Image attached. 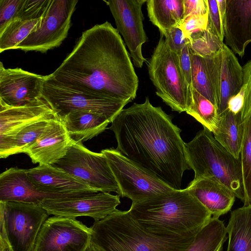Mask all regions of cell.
Here are the masks:
<instances>
[{
  "mask_svg": "<svg viewBox=\"0 0 251 251\" xmlns=\"http://www.w3.org/2000/svg\"><path fill=\"white\" fill-rule=\"evenodd\" d=\"M51 77L75 90L128 103L139 79L117 28L106 21L82 32Z\"/></svg>",
  "mask_w": 251,
  "mask_h": 251,
  "instance_id": "cell-1",
  "label": "cell"
},
{
  "mask_svg": "<svg viewBox=\"0 0 251 251\" xmlns=\"http://www.w3.org/2000/svg\"><path fill=\"white\" fill-rule=\"evenodd\" d=\"M111 123L117 150L173 189H181L184 172L191 169L185 143L161 107L147 97L144 102L123 108Z\"/></svg>",
  "mask_w": 251,
  "mask_h": 251,
  "instance_id": "cell-2",
  "label": "cell"
},
{
  "mask_svg": "<svg viewBox=\"0 0 251 251\" xmlns=\"http://www.w3.org/2000/svg\"><path fill=\"white\" fill-rule=\"evenodd\" d=\"M128 211L143 229L163 237L193 236L212 218L187 188L132 203Z\"/></svg>",
  "mask_w": 251,
  "mask_h": 251,
  "instance_id": "cell-3",
  "label": "cell"
},
{
  "mask_svg": "<svg viewBox=\"0 0 251 251\" xmlns=\"http://www.w3.org/2000/svg\"><path fill=\"white\" fill-rule=\"evenodd\" d=\"M91 243L100 251H184L194 237H163L143 229L128 211H117L95 221Z\"/></svg>",
  "mask_w": 251,
  "mask_h": 251,
  "instance_id": "cell-4",
  "label": "cell"
},
{
  "mask_svg": "<svg viewBox=\"0 0 251 251\" xmlns=\"http://www.w3.org/2000/svg\"><path fill=\"white\" fill-rule=\"evenodd\" d=\"M185 145L188 165L195 173L194 180L214 177L244 202L241 157H235L204 127Z\"/></svg>",
  "mask_w": 251,
  "mask_h": 251,
  "instance_id": "cell-5",
  "label": "cell"
},
{
  "mask_svg": "<svg viewBox=\"0 0 251 251\" xmlns=\"http://www.w3.org/2000/svg\"><path fill=\"white\" fill-rule=\"evenodd\" d=\"M146 62L156 95L173 111L186 112L191 102L192 86L182 73L178 54L171 50L162 35Z\"/></svg>",
  "mask_w": 251,
  "mask_h": 251,
  "instance_id": "cell-6",
  "label": "cell"
},
{
  "mask_svg": "<svg viewBox=\"0 0 251 251\" xmlns=\"http://www.w3.org/2000/svg\"><path fill=\"white\" fill-rule=\"evenodd\" d=\"M0 236L11 251H32L47 211L40 204L16 201H0Z\"/></svg>",
  "mask_w": 251,
  "mask_h": 251,
  "instance_id": "cell-7",
  "label": "cell"
},
{
  "mask_svg": "<svg viewBox=\"0 0 251 251\" xmlns=\"http://www.w3.org/2000/svg\"><path fill=\"white\" fill-rule=\"evenodd\" d=\"M51 165L76 176L99 192H115L122 197L105 155L90 151L83 143L73 141L66 154Z\"/></svg>",
  "mask_w": 251,
  "mask_h": 251,
  "instance_id": "cell-8",
  "label": "cell"
},
{
  "mask_svg": "<svg viewBox=\"0 0 251 251\" xmlns=\"http://www.w3.org/2000/svg\"><path fill=\"white\" fill-rule=\"evenodd\" d=\"M106 157L109 166L122 192L137 202L173 191V189L156 176L130 160L116 149L101 151Z\"/></svg>",
  "mask_w": 251,
  "mask_h": 251,
  "instance_id": "cell-9",
  "label": "cell"
},
{
  "mask_svg": "<svg viewBox=\"0 0 251 251\" xmlns=\"http://www.w3.org/2000/svg\"><path fill=\"white\" fill-rule=\"evenodd\" d=\"M77 0H50L42 16L16 49L45 52L60 46L67 37Z\"/></svg>",
  "mask_w": 251,
  "mask_h": 251,
  "instance_id": "cell-10",
  "label": "cell"
},
{
  "mask_svg": "<svg viewBox=\"0 0 251 251\" xmlns=\"http://www.w3.org/2000/svg\"><path fill=\"white\" fill-rule=\"evenodd\" d=\"M43 97L59 118L75 111H86L105 116L111 122L127 103L102 98L66 86L46 75Z\"/></svg>",
  "mask_w": 251,
  "mask_h": 251,
  "instance_id": "cell-11",
  "label": "cell"
},
{
  "mask_svg": "<svg viewBox=\"0 0 251 251\" xmlns=\"http://www.w3.org/2000/svg\"><path fill=\"white\" fill-rule=\"evenodd\" d=\"M92 230L76 219L54 216L42 225L32 251H86Z\"/></svg>",
  "mask_w": 251,
  "mask_h": 251,
  "instance_id": "cell-12",
  "label": "cell"
},
{
  "mask_svg": "<svg viewBox=\"0 0 251 251\" xmlns=\"http://www.w3.org/2000/svg\"><path fill=\"white\" fill-rule=\"evenodd\" d=\"M114 19L117 29L124 37L135 67L141 68L147 61L142 53L143 45L148 41L144 28L142 7L146 0H110L105 1Z\"/></svg>",
  "mask_w": 251,
  "mask_h": 251,
  "instance_id": "cell-13",
  "label": "cell"
},
{
  "mask_svg": "<svg viewBox=\"0 0 251 251\" xmlns=\"http://www.w3.org/2000/svg\"><path fill=\"white\" fill-rule=\"evenodd\" d=\"M121 203L118 195L107 192L60 199H48L39 204L49 215L76 219L87 216L95 221L100 220L117 211Z\"/></svg>",
  "mask_w": 251,
  "mask_h": 251,
  "instance_id": "cell-14",
  "label": "cell"
},
{
  "mask_svg": "<svg viewBox=\"0 0 251 251\" xmlns=\"http://www.w3.org/2000/svg\"><path fill=\"white\" fill-rule=\"evenodd\" d=\"M46 75L21 68L0 65V104L9 107L26 105L42 96Z\"/></svg>",
  "mask_w": 251,
  "mask_h": 251,
  "instance_id": "cell-15",
  "label": "cell"
},
{
  "mask_svg": "<svg viewBox=\"0 0 251 251\" xmlns=\"http://www.w3.org/2000/svg\"><path fill=\"white\" fill-rule=\"evenodd\" d=\"M27 174L36 189L42 192L68 196L99 192L79 178L51 165L39 164L28 169Z\"/></svg>",
  "mask_w": 251,
  "mask_h": 251,
  "instance_id": "cell-16",
  "label": "cell"
},
{
  "mask_svg": "<svg viewBox=\"0 0 251 251\" xmlns=\"http://www.w3.org/2000/svg\"><path fill=\"white\" fill-rule=\"evenodd\" d=\"M58 117L43 96L24 106L9 107L0 104V145L33 123Z\"/></svg>",
  "mask_w": 251,
  "mask_h": 251,
  "instance_id": "cell-17",
  "label": "cell"
},
{
  "mask_svg": "<svg viewBox=\"0 0 251 251\" xmlns=\"http://www.w3.org/2000/svg\"><path fill=\"white\" fill-rule=\"evenodd\" d=\"M59 118L51 120L36 140L24 151L33 163L51 165L62 158L73 143Z\"/></svg>",
  "mask_w": 251,
  "mask_h": 251,
  "instance_id": "cell-18",
  "label": "cell"
},
{
  "mask_svg": "<svg viewBox=\"0 0 251 251\" xmlns=\"http://www.w3.org/2000/svg\"><path fill=\"white\" fill-rule=\"evenodd\" d=\"M224 40L234 54L244 55L251 43V0H226Z\"/></svg>",
  "mask_w": 251,
  "mask_h": 251,
  "instance_id": "cell-19",
  "label": "cell"
},
{
  "mask_svg": "<svg viewBox=\"0 0 251 251\" xmlns=\"http://www.w3.org/2000/svg\"><path fill=\"white\" fill-rule=\"evenodd\" d=\"M28 169L10 168L0 175V201H16L39 204L48 199L74 196L46 193L37 190L30 180Z\"/></svg>",
  "mask_w": 251,
  "mask_h": 251,
  "instance_id": "cell-20",
  "label": "cell"
},
{
  "mask_svg": "<svg viewBox=\"0 0 251 251\" xmlns=\"http://www.w3.org/2000/svg\"><path fill=\"white\" fill-rule=\"evenodd\" d=\"M186 188L213 218H219L228 212L236 198L230 190L214 177L193 180Z\"/></svg>",
  "mask_w": 251,
  "mask_h": 251,
  "instance_id": "cell-21",
  "label": "cell"
},
{
  "mask_svg": "<svg viewBox=\"0 0 251 251\" xmlns=\"http://www.w3.org/2000/svg\"><path fill=\"white\" fill-rule=\"evenodd\" d=\"M191 53L192 87L218 108L221 49L208 57L200 56L193 53L191 50Z\"/></svg>",
  "mask_w": 251,
  "mask_h": 251,
  "instance_id": "cell-22",
  "label": "cell"
},
{
  "mask_svg": "<svg viewBox=\"0 0 251 251\" xmlns=\"http://www.w3.org/2000/svg\"><path fill=\"white\" fill-rule=\"evenodd\" d=\"M243 85V67L234 52L224 43L221 48V60L219 72V117L228 110L229 100L240 91Z\"/></svg>",
  "mask_w": 251,
  "mask_h": 251,
  "instance_id": "cell-23",
  "label": "cell"
},
{
  "mask_svg": "<svg viewBox=\"0 0 251 251\" xmlns=\"http://www.w3.org/2000/svg\"><path fill=\"white\" fill-rule=\"evenodd\" d=\"M60 119L72 140L81 143L102 133L111 123L103 115L86 111L71 112Z\"/></svg>",
  "mask_w": 251,
  "mask_h": 251,
  "instance_id": "cell-24",
  "label": "cell"
},
{
  "mask_svg": "<svg viewBox=\"0 0 251 251\" xmlns=\"http://www.w3.org/2000/svg\"><path fill=\"white\" fill-rule=\"evenodd\" d=\"M146 3L150 21L159 29L162 36L168 29L181 24L183 0H148Z\"/></svg>",
  "mask_w": 251,
  "mask_h": 251,
  "instance_id": "cell-25",
  "label": "cell"
},
{
  "mask_svg": "<svg viewBox=\"0 0 251 251\" xmlns=\"http://www.w3.org/2000/svg\"><path fill=\"white\" fill-rule=\"evenodd\" d=\"M241 112L234 114L227 110L219 117L217 129L212 133L215 139L236 158L240 152L244 135Z\"/></svg>",
  "mask_w": 251,
  "mask_h": 251,
  "instance_id": "cell-26",
  "label": "cell"
},
{
  "mask_svg": "<svg viewBox=\"0 0 251 251\" xmlns=\"http://www.w3.org/2000/svg\"><path fill=\"white\" fill-rule=\"evenodd\" d=\"M226 229L227 251H251V206L244 205L232 211Z\"/></svg>",
  "mask_w": 251,
  "mask_h": 251,
  "instance_id": "cell-27",
  "label": "cell"
},
{
  "mask_svg": "<svg viewBox=\"0 0 251 251\" xmlns=\"http://www.w3.org/2000/svg\"><path fill=\"white\" fill-rule=\"evenodd\" d=\"M224 222L212 217L196 234L190 246L184 251H221L226 240Z\"/></svg>",
  "mask_w": 251,
  "mask_h": 251,
  "instance_id": "cell-28",
  "label": "cell"
},
{
  "mask_svg": "<svg viewBox=\"0 0 251 251\" xmlns=\"http://www.w3.org/2000/svg\"><path fill=\"white\" fill-rule=\"evenodd\" d=\"M51 118L33 123L22 129L15 136L0 145V157L6 158L11 155L24 152L43 132Z\"/></svg>",
  "mask_w": 251,
  "mask_h": 251,
  "instance_id": "cell-29",
  "label": "cell"
},
{
  "mask_svg": "<svg viewBox=\"0 0 251 251\" xmlns=\"http://www.w3.org/2000/svg\"><path fill=\"white\" fill-rule=\"evenodd\" d=\"M186 112L212 133L217 129L219 121L218 108L193 87L191 102Z\"/></svg>",
  "mask_w": 251,
  "mask_h": 251,
  "instance_id": "cell-30",
  "label": "cell"
},
{
  "mask_svg": "<svg viewBox=\"0 0 251 251\" xmlns=\"http://www.w3.org/2000/svg\"><path fill=\"white\" fill-rule=\"evenodd\" d=\"M39 19L27 20L17 18L9 23L0 32V52L16 49L17 46L29 35Z\"/></svg>",
  "mask_w": 251,
  "mask_h": 251,
  "instance_id": "cell-31",
  "label": "cell"
},
{
  "mask_svg": "<svg viewBox=\"0 0 251 251\" xmlns=\"http://www.w3.org/2000/svg\"><path fill=\"white\" fill-rule=\"evenodd\" d=\"M240 156L244 187V205L251 206V116L244 121Z\"/></svg>",
  "mask_w": 251,
  "mask_h": 251,
  "instance_id": "cell-32",
  "label": "cell"
},
{
  "mask_svg": "<svg viewBox=\"0 0 251 251\" xmlns=\"http://www.w3.org/2000/svg\"><path fill=\"white\" fill-rule=\"evenodd\" d=\"M224 44V42L207 28L193 35L188 45L193 53L205 57L215 54Z\"/></svg>",
  "mask_w": 251,
  "mask_h": 251,
  "instance_id": "cell-33",
  "label": "cell"
},
{
  "mask_svg": "<svg viewBox=\"0 0 251 251\" xmlns=\"http://www.w3.org/2000/svg\"><path fill=\"white\" fill-rule=\"evenodd\" d=\"M226 0H207L208 19L207 28L223 42L225 37V21Z\"/></svg>",
  "mask_w": 251,
  "mask_h": 251,
  "instance_id": "cell-34",
  "label": "cell"
},
{
  "mask_svg": "<svg viewBox=\"0 0 251 251\" xmlns=\"http://www.w3.org/2000/svg\"><path fill=\"white\" fill-rule=\"evenodd\" d=\"M208 19V13L191 15L183 20L177 27L181 30L184 36L190 41L193 35L206 30Z\"/></svg>",
  "mask_w": 251,
  "mask_h": 251,
  "instance_id": "cell-35",
  "label": "cell"
},
{
  "mask_svg": "<svg viewBox=\"0 0 251 251\" xmlns=\"http://www.w3.org/2000/svg\"><path fill=\"white\" fill-rule=\"evenodd\" d=\"M25 0H0V32L17 17Z\"/></svg>",
  "mask_w": 251,
  "mask_h": 251,
  "instance_id": "cell-36",
  "label": "cell"
},
{
  "mask_svg": "<svg viewBox=\"0 0 251 251\" xmlns=\"http://www.w3.org/2000/svg\"><path fill=\"white\" fill-rule=\"evenodd\" d=\"M50 0H25L17 18L27 20L39 19L42 16Z\"/></svg>",
  "mask_w": 251,
  "mask_h": 251,
  "instance_id": "cell-37",
  "label": "cell"
},
{
  "mask_svg": "<svg viewBox=\"0 0 251 251\" xmlns=\"http://www.w3.org/2000/svg\"><path fill=\"white\" fill-rule=\"evenodd\" d=\"M243 86L245 90L244 102L241 111L242 121L251 116V59L243 66Z\"/></svg>",
  "mask_w": 251,
  "mask_h": 251,
  "instance_id": "cell-38",
  "label": "cell"
},
{
  "mask_svg": "<svg viewBox=\"0 0 251 251\" xmlns=\"http://www.w3.org/2000/svg\"><path fill=\"white\" fill-rule=\"evenodd\" d=\"M164 37L171 50L178 55L184 46L190 43L189 40L177 27L168 29Z\"/></svg>",
  "mask_w": 251,
  "mask_h": 251,
  "instance_id": "cell-39",
  "label": "cell"
},
{
  "mask_svg": "<svg viewBox=\"0 0 251 251\" xmlns=\"http://www.w3.org/2000/svg\"><path fill=\"white\" fill-rule=\"evenodd\" d=\"M183 20L191 15H205L208 13L207 0H183Z\"/></svg>",
  "mask_w": 251,
  "mask_h": 251,
  "instance_id": "cell-40",
  "label": "cell"
},
{
  "mask_svg": "<svg viewBox=\"0 0 251 251\" xmlns=\"http://www.w3.org/2000/svg\"><path fill=\"white\" fill-rule=\"evenodd\" d=\"M178 55L180 66L182 73L187 83L190 86H192L191 53V49L188 44L184 46Z\"/></svg>",
  "mask_w": 251,
  "mask_h": 251,
  "instance_id": "cell-41",
  "label": "cell"
},
{
  "mask_svg": "<svg viewBox=\"0 0 251 251\" xmlns=\"http://www.w3.org/2000/svg\"><path fill=\"white\" fill-rule=\"evenodd\" d=\"M245 90L243 85L240 91L230 98L227 103V109L234 114L241 112L244 102Z\"/></svg>",
  "mask_w": 251,
  "mask_h": 251,
  "instance_id": "cell-42",
  "label": "cell"
},
{
  "mask_svg": "<svg viewBox=\"0 0 251 251\" xmlns=\"http://www.w3.org/2000/svg\"><path fill=\"white\" fill-rule=\"evenodd\" d=\"M0 251H11L6 239L0 236Z\"/></svg>",
  "mask_w": 251,
  "mask_h": 251,
  "instance_id": "cell-43",
  "label": "cell"
},
{
  "mask_svg": "<svg viewBox=\"0 0 251 251\" xmlns=\"http://www.w3.org/2000/svg\"><path fill=\"white\" fill-rule=\"evenodd\" d=\"M86 251H100L99 249L93 245L91 243Z\"/></svg>",
  "mask_w": 251,
  "mask_h": 251,
  "instance_id": "cell-44",
  "label": "cell"
}]
</instances>
